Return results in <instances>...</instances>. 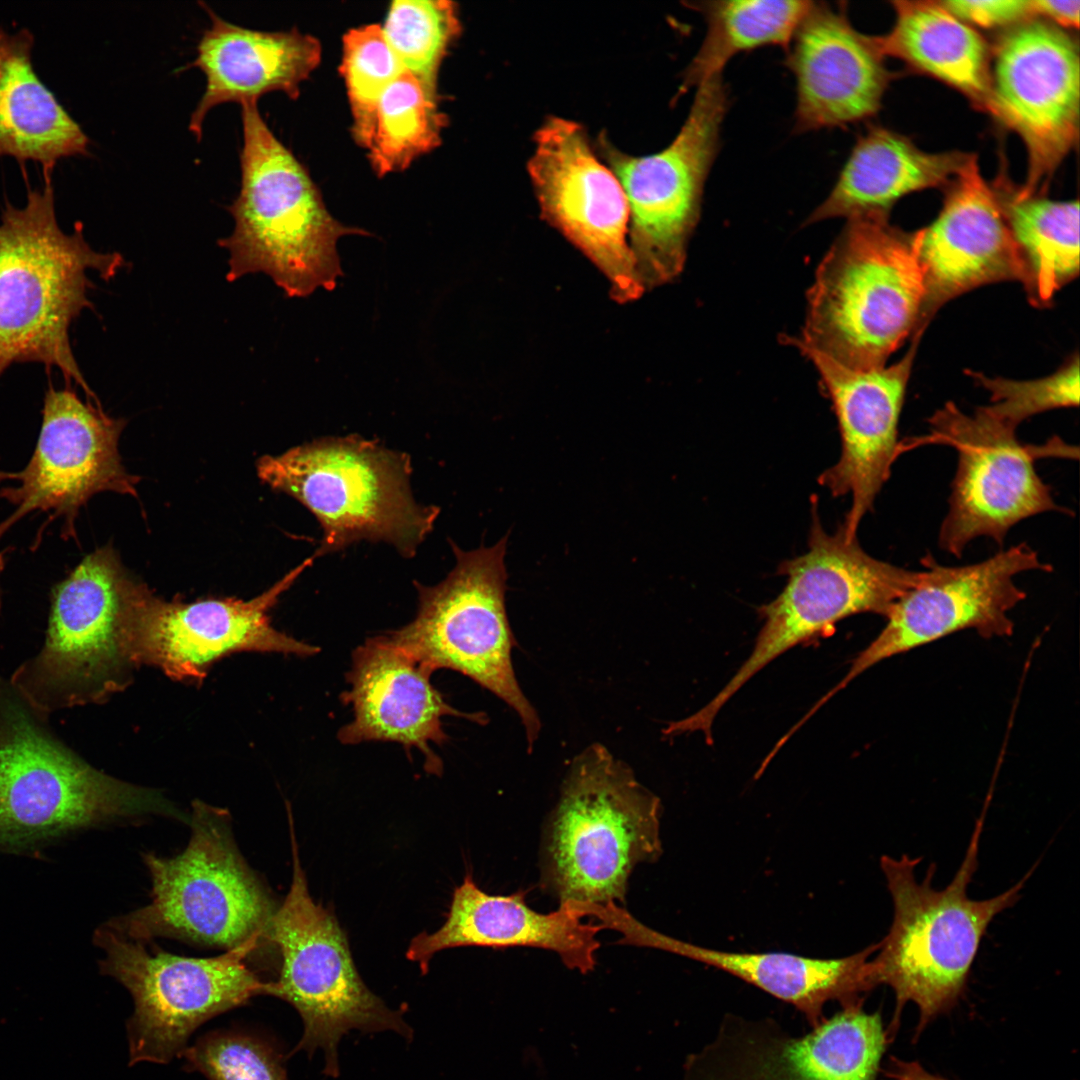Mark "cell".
I'll list each match as a JSON object with an SVG mask.
<instances>
[{"mask_svg":"<svg viewBox=\"0 0 1080 1080\" xmlns=\"http://www.w3.org/2000/svg\"><path fill=\"white\" fill-rule=\"evenodd\" d=\"M125 265L119 253L95 251L82 224L65 233L55 213L51 176L30 189L23 207L8 200L0 217V376L15 363L56 367L67 386L99 403L74 357L69 328L92 303L87 271L106 280Z\"/></svg>","mask_w":1080,"mask_h":1080,"instance_id":"6da1fadb","label":"cell"},{"mask_svg":"<svg viewBox=\"0 0 1080 1080\" xmlns=\"http://www.w3.org/2000/svg\"><path fill=\"white\" fill-rule=\"evenodd\" d=\"M48 716L0 676V852L33 855L121 818L183 819L158 791L91 766L56 735Z\"/></svg>","mask_w":1080,"mask_h":1080,"instance_id":"7a4b0ae2","label":"cell"},{"mask_svg":"<svg viewBox=\"0 0 1080 1080\" xmlns=\"http://www.w3.org/2000/svg\"><path fill=\"white\" fill-rule=\"evenodd\" d=\"M240 105L241 186L227 208L235 225L218 241L229 253L226 279L261 272L289 297L334 289L343 275L339 239L368 232L329 213L304 166L261 116L257 101Z\"/></svg>","mask_w":1080,"mask_h":1080,"instance_id":"3957f363","label":"cell"},{"mask_svg":"<svg viewBox=\"0 0 1080 1080\" xmlns=\"http://www.w3.org/2000/svg\"><path fill=\"white\" fill-rule=\"evenodd\" d=\"M847 220L809 290L803 336L792 339L849 368H880L926 328L915 233L888 215Z\"/></svg>","mask_w":1080,"mask_h":1080,"instance_id":"277c9868","label":"cell"},{"mask_svg":"<svg viewBox=\"0 0 1080 1080\" xmlns=\"http://www.w3.org/2000/svg\"><path fill=\"white\" fill-rule=\"evenodd\" d=\"M983 817L975 825L965 857L952 881L932 887L935 864L918 882L921 858L884 855L880 867L893 901V921L871 960L875 984L896 997L895 1016L913 1002L919 1009L917 1033L950 1010L963 994L981 941L992 920L1013 906L1036 865L1017 884L984 900L971 899L967 887L978 865Z\"/></svg>","mask_w":1080,"mask_h":1080,"instance_id":"5b68a950","label":"cell"},{"mask_svg":"<svg viewBox=\"0 0 1080 1080\" xmlns=\"http://www.w3.org/2000/svg\"><path fill=\"white\" fill-rule=\"evenodd\" d=\"M660 799L592 744L571 763L544 838L541 881L560 904L625 903L629 877L662 853Z\"/></svg>","mask_w":1080,"mask_h":1080,"instance_id":"8992f818","label":"cell"},{"mask_svg":"<svg viewBox=\"0 0 1080 1080\" xmlns=\"http://www.w3.org/2000/svg\"><path fill=\"white\" fill-rule=\"evenodd\" d=\"M408 454L357 434L324 437L263 456L259 478L303 504L323 536L317 556L361 541H384L413 557L440 514L415 501Z\"/></svg>","mask_w":1080,"mask_h":1080,"instance_id":"52a82bcc","label":"cell"},{"mask_svg":"<svg viewBox=\"0 0 1080 1080\" xmlns=\"http://www.w3.org/2000/svg\"><path fill=\"white\" fill-rule=\"evenodd\" d=\"M186 848L170 858L143 855L151 902L105 922L141 942L156 937L234 949L266 939L273 900L242 857L224 809L194 801Z\"/></svg>","mask_w":1080,"mask_h":1080,"instance_id":"ba28073f","label":"cell"},{"mask_svg":"<svg viewBox=\"0 0 1080 1080\" xmlns=\"http://www.w3.org/2000/svg\"><path fill=\"white\" fill-rule=\"evenodd\" d=\"M808 550L778 566L787 577L782 592L758 608L763 626L749 657L722 690L686 717L691 732L711 737L716 715L731 697L772 660L789 649L823 637L835 624L859 613L887 617L895 602L914 587L922 571L876 559L849 538L840 525L827 533L812 503Z\"/></svg>","mask_w":1080,"mask_h":1080,"instance_id":"9c48e42d","label":"cell"},{"mask_svg":"<svg viewBox=\"0 0 1080 1080\" xmlns=\"http://www.w3.org/2000/svg\"><path fill=\"white\" fill-rule=\"evenodd\" d=\"M507 540L505 535L490 547L469 551L449 540L453 569L436 585L414 582L416 616L385 636L432 673L459 672L504 701L520 718L532 752L541 723L512 663L515 639L505 606Z\"/></svg>","mask_w":1080,"mask_h":1080,"instance_id":"30bf717a","label":"cell"},{"mask_svg":"<svg viewBox=\"0 0 1080 1080\" xmlns=\"http://www.w3.org/2000/svg\"><path fill=\"white\" fill-rule=\"evenodd\" d=\"M288 818L292 883L266 935L281 955L279 977L272 981L271 995L291 1004L302 1019L303 1034L290 1055L303 1050L312 1056L322 1049L323 1073L335 1078L339 1075L338 1044L350 1030H390L406 1039H411L413 1032L400 1011L391 1010L365 985L334 914L311 898L291 812Z\"/></svg>","mask_w":1080,"mask_h":1080,"instance_id":"8fae6325","label":"cell"},{"mask_svg":"<svg viewBox=\"0 0 1080 1080\" xmlns=\"http://www.w3.org/2000/svg\"><path fill=\"white\" fill-rule=\"evenodd\" d=\"M141 584L110 544L86 555L53 587L45 641L12 673V684L47 715L120 689L130 664L125 625Z\"/></svg>","mask_w":1080,"mask_h":1080,"instance_id":"7c38bea8","label":"cell"},{"mask_svg":"<svg viewBox=\"0 0 1080 1080\" xmlns=\"http://www.w3.org/2000/svg\"><path fill=\"white\" fill-rule=\"evenodd\" d=\"M687 119L662 151L634 156L598 138L606 165L625 193L628 245L644 291L674 280L682 271L697 225L704 185L719 148L728 111L721 74L697 87Z\"/></svg>","mask_w":1080,"mask_h":1080,"instance_id":"4fadbf2b","label":"cell"},{"mask_svg":"<svg viewBox=\"0 0 1080 1080\" xmlns=\"http://www.w3.org/2000/svg\"><path fill=\"white\" fill-rule=\"evenodd\" d=\"M93 940L104 952L101 973L125 986L134 1000L127 1021L130 1066L169 1063L203 1023L246 1005L252 997L271 995L272 981L261 979L247 963L259 941L196 958L149 950L145 942L129 939L106 923L95 930Z\"/></svg>","mask_w":1080,"mask_h":1080,"instance_id":"5bb4252c","label":"cell"},{"mask_svg":"<svg viewBox=\"0 0 1080 1080\" xmlns=\"http://www.w3.org/2000/svg\"><path fill=\"white\" fill-rule=\"evenodd\" d=\"M933 440L955 448L958 463L949 510L939 531L941 549L956 557L984 536L1003 546L1008 531L1031 516L1071 511L1057 505L1036 472L1041 457L1078 458V448L1057 436L1042 445L1021 443L1016 428L985 407L966 414L947 402L928 418Z\"/></svg>","mask_w":1080,"mask_h":1080,"instance_id":"9a60e30c","label":"cell"},{"mask_svg":"<svg viewBox=\"0 0 1080 1080\" xmlns=\"http://www.w3.org/2000/svg\"><path fill=\"white\" fill-rule=\"evenodd\" d=\"M126 422L82 401L69 387L49 386L33 454L20 471L0 470V498L14 509L0 523V539L23 517L48 514L61 520V537L76 538L80 509L95 494L137 495L138 478L122 465L118 440Z\"/></svg>","mask_w":1080,"mask_h":1080,"instance_id":"2e32d148","label":"cell"},{"mask_svg":"<svg viewBox=\"0 0 1080 1080\" xmlns=\"http://www.w3.org/2000/svg\"><path fill=\"white\" fill-rule=\"evenodd\" d=\"M534 144L528 173L541 216L604 275L616 302L639 299L645 291L628 245L627 199L585 128L550 116Z\"/></svg>","mask_w":1080,"mask_h":1080,"instance_id":"e0dca14e","label":"cell"},{"mask_svg":"<svg viewBox=\"0 0 1080 1080\" xmlns=\"http://www.w3.org/2000/svg\"><path fill=\"white\" fill-rule=\"evenodd\" d=\"M920 563L925 570L919 582L895 602L877 637L853 660L844 678L809 710L810 715L853 679L892 656L964 629H974L985 638L1011 635L1014 623L1008 613L1026 597L1014 576L1053 569L1026 543L964 566L941 565L930 553Z\"/></svg>","mask_w":1080,"mask_h":1080,"instance_id":"ac0fdd59","label":"cell"},{"mask_svg":"<svg viewBox=\"0 0 1080 1080\" xmlns=\"http://www.w3.org/2000/svg\"><path fill=\"white\" fill-rule=\"evenodd\" d=\"M886 1032L879 1012L842 1008L802 1036L773 1018L727 1013L691 1054L683 1080H877Z\"/></svg>","mask_w":1080,"mask_h":1080,"instance_id":"d6986e66","label":"cell"},{"mask_svg":"<svg viewBox=\"0 0 1080 1080\" xmlns=\"http://www.w3.org/2000/svg\"><path fill=\"white\" fill-rule=\"evenodd\" d=\"M314 553L268 590L248 601H165L144 584L130 607L124 647L130 664L158 667L175 680H201L219 658L237 651L310 657L320 648L278 631L270 610L317 558Z\"/></svg>","mask_w":1080,"mask_h":1080,"instance_id":"ffe728a7","label":"cell"},{"mask_svg":"<svg viewBox=\"0 0 1080 1080\" xmlns=\"http://www.w3.org/2000/svg\"><path fill=\"white\" fill-rule=\"evenodd\" d=\"M991 73V114L1022 139L1027 177L1014 191L1041 194L1079 135L1077 44L1035 18L1011 27L997 43Z\"/></svg>","mask_w":1080,"mask_h":1080,"instance_id":"44dd1931","label":"cell"},{"mask_svg":"<svg viewBox=\"0 0 1080 1080\" xmlns=\"http://www.w3.org/2000/svg\"><path fill=\"white\" fill-rule=\"evenodd\" d=\"M922 334L913 335L912 345L898 362L867 370L843 366L788 339L814 364L838 421L840 457L820 474L818 482L834 497L851 495V507L841 524L849 538L857 537L860 522L890 477L900 413Z\"/></svg>","mask_w":1080,"mask_h":1080,"instance_id":"7402d4cb","label":"cell"},{"mask_svg":"<svg viewBox=\"0 0 1080 1080\" xmlns=\"http://www.w3.org/2000/svg\"><path fill=\"white\" fill-rule=\"evenodd\" d=\"M946 187L937 218L914 232L925 284L924 326L942 305L972 289L1025 281L996 193L974 154Z\"/></svg>","mask_w":1080,"mask_h":1080,"instance_id":"603a6c76","label":"cell"},{"mask_svg":"<svg viewBox=\"0 0 1080 1080\" xmlns=\"http://www.w3.org/2000/svg\"><path fill=\"white\" fill-rule=\"evenodd\" d=\"M351 659L346 674L349 689L340 696L353 712L352 720L337 733L344 745L384 741L406 750L417 748L424 756L425 770L440 775L442 761L431 744L442 745L448 739L442 718L488 722L483 712L464 713L450 706L431 683L433 673L385 635L367 639Z\"/></svg>","mask_w":1080,"mask_h":1080,"instance_id":"cb8c5ba5","label":"cell"},{"mask_svg":"<svg viewBox=\"0 0 1080 1080\" xmlns=\"http://www.w3.org/2000/svg\"><path fill=\"white\" fill-rule=\"evenodd\" d=\"M790 43L796 132L844 126L879 110L889 73L872 37L859 33L843 8L813 2Z\"/></svg>","mask_w":1080,"mask_h":1080,"instance_id":"d4e9b609","label":"cell"},{"mask_svg":"<svg viewBox=\"0 0 1080 1080\" xmlns=\"http://www.w3.org/2000/svg\"><path fill=\"white\" fill-rule=\"evenodd\" d=\"M611 929L620 944L661 949L718 968L793 1005L811 1028L826 1017L824 1007L862 1005V993L876 987L870 957L879 943L842 958H811L784 952H728L694 945L655 931L626 910L615 913Z\"/></svg>","mask_w":1080,"mask_h":1080,"instance_id":"484cf974","label":"cell"},{"mask_svg":"<svg viewBox=\"0 0 1080 1080\" xmlns=\"http://www.w3.org/2000/svg\"><path fill=\"white\" fill-rule=\"evenodd\" d=\"M582 918L571 902L543 914L531 909L521 893L487 894L468 873L453 892L445 923L433 933L415 936L406 956L425 974L432 957L445 949L534 947L556 952L568 968L587 973L595 966L600 947L597 934L604 926Z\"/></svg>","mask_w":1080,"mask_h":1080,"instance_id":"4316f807","label":"cell"},{"mask_svg":"<svg viewBox=\"0 0 1080 1080\" xmlns=\"http://www.w3.org/2000/svg\"><path fill=\"white\" fill-rule=\"evenodd\" d=\"M201 4L211 25L203 32L197 56L189 64L206 76L205 91L188 126L198 141L206 115L217 105L257 101L271 91L298 98L300 84L317 68L322 52L317 38L297 28L253 30L228 22Z\"/></svg>","mask_w":1080,"mask_h":1080,"instance_id":"83f0119b","label":"cell"},{"mask_svg":"<svg viewBox=\"0 0 1080 1080\" xmlns=\"http://www.w3.org/2000/svg\"><path fill=\"white\" fill-rule=\"evenodd\" d=\"M972 156L926 152L903 135L872 127L858 139L830 194L807 223L888 215L910 193L947 186Z\"/></svg>","mask_w":1080,"mask_h":1080,"instance_id":"f1b7e54d","label":"cell"},{"mask_svg":"<svg viewBox=\"0 0 1080 1080\" xmlns=\"http://www.w3.org/2000/svg\"><path fill=\"white\" fill-rule=\"evenodd\" d=\"M34 35L0 27V156L42 165L51 176L63 157L88 155L90 139L34 70Z\"/></svg>","mask_w":1080,"mask_h":1080,"instance_id":"f546056e","label":"cell"},{"mask_svg":"<svg viewBox=\"0 0 1080 1080\" xmlns=\"http://www.w3.org/2000/svg\"><path fill=\"white\" fill-rule=\"evenodd\" d=\"M895 23L872 37L882 57L899 58L991 112V72L985 40L940 1H893Z\"/></svg>","mask_w":1080,"mask_h":1080,"instance_id":"4dcf8cb0","label":"cell"},{"mask_svg":"<svg viewBox=\"0 0 1080 1080\" xmlns=\"http://www.w3.org/2000/svg\"><path fill=\"white\" fill-rule=\"evenodd\" d=\"M995 193L1024 266L1027 297L1047 306L1079 273V203Z\"/></svg>","mask_w":1080,"mask_h":1080,"instance_id":"1f68e13d","label":"cell"},{"mask_svg":"<svg viewBox=\"0 0 1080 1080\" xmlns=\"http://www.w3.org/2000/svg\"><path fill=\"white\" fill-rule=\"evenodd\" d=\"M813 2L799 0H717L687 5L704 17L703 42L688 65L682 89L721 74L735 55L755 48L788 47Z\"/></svg>","mask_w":1080,"mask_h":1080,"instance_id":"d6a6232c","label":"cell"},{"mask_svg":"<svg viewBox=\"0 0 1080 1080\" xmlns=\"http://www.w3.org/2000/svg\"><path fill=\"white\" fill-rule=\"evenodd\" d=\"M446 117L432 94L412 73L403 70L381 95L368 150L378 176L408 168L441 143Z\"/></svg>","mask_w":1080,"mask_h":1080,"instance_id":"836d02e7","label":"cell"},{"mask_svg":"<svg viewBox=\"0 0 1080 1080\" xmlns=\"http://www.w3.org/2000/svg\"><path fill=\"white\" fill-rule=\"evenodd\" d=\"M383 33L403 68L434 95L440 65L461 32L457 4L447 0H396Z\"/></svg>","mask_w":1080,"mask_h":1080,"instance_id":"e575fe53","label":"cell"},{"mask_svg":"<svg viewBox=\"0 0 1080 1080\" xmlns=\"http://www.w3.org/2000/svg\"><path fill=\"white\" fill-rule=\"evenodd\" d=\"M340 72L352 115L355 142L368 149L379 99L404 70L378 24L353 28L343 36Z\"/></svg>","mask_w":1080,"mask_h":1080,"instance_id":"d590c367","label":"cell"},{"mask_svg":"<svg viewBox=\"0 0 1080 1080\" xmlns=\"http://www.w3.org/2000/svg\"><path fill=\"white\" fill-rule=\"evenodd\" d=\"M180 1056L187 1071L199 1072L207 1080H289L278 1049L243 1032H210Z\"/></svg>","mask_w":1080,"mask_h":1080,"instance_id":"8d00e7d4","label":"cell"},{"mask_svg":"<svg viewBox=\"0 0 1080 1080\" xmlns=\"http://www.w3.org/2000/svg\"><path fill=\"white\" fill-rule=\"evenodd\" d=\"M968 374L991 395V404L984 406L985 409L1016 429L1024 420L1039 413L1079 404L1078 354L1071 356L1053 374L1034 380L991 378L972 371Z\"/></svg>","mask_w":1080,"mask_h":1080,"instance_id":"74e56055","label":"cell"},{"mask_svg":"<svg viewBox=\"0 0 1080 1080\" xmlns=\"http://www.w3.org/2000/svg\"><path fill=\"white\" fill-rule=\"evenodd\" d=\"M966 24L982 28L1015 26L1035 17L1032 0H948L940 1Z\"/></svg>","mask_w":1080,"mask_h":1080,"instance_id":"f35d334b","label":"cell"},{"mask_svg":"<svg viewBox=\"0 0 1080 1080\" xmlns=\"http://www.w3.org/2000/svg\"><path fill=\"white\" fill-rule=\"evenodd\" d=\"M1032 6L1035 16H1044L1067 28L1079 26V0H1032Z\"/></svg>","mask_w":1080,"mask_h":1080,"instance_id":"ab89813d","label":"cell"},{"mask_svg":"<svg viewBox=\"0 0 1080 1080\" xmlns=\"http://www.w3.org/2000/svg\"><path fill=\"white\" fill-rule=\"evenodd\" d=\"M886 1075L893 1080H949L932 1074L915 1061L892 1058Z\"/></svg>","mask_w":1080,"mask_h":1080,"instance_id":"60d3db41","label":"cell"},{"mask_svg":"<svg viewBox=\"0 0 1080 1080\" xmlns=\"http://www.w3.org/2000/svg\"><path fill=\"white\" fill-rule=\"evenodd\" d=\"M6 551H7V549H5L3 551H0V610H1V605H2V594H3L1 579H2V574H3L4 568H5V563H6V555H7Z\"/></svg>","mask_w":1080,"mask_h":1080,"instance_id":"b9f144b4","label":"cell"}]
</instances>
